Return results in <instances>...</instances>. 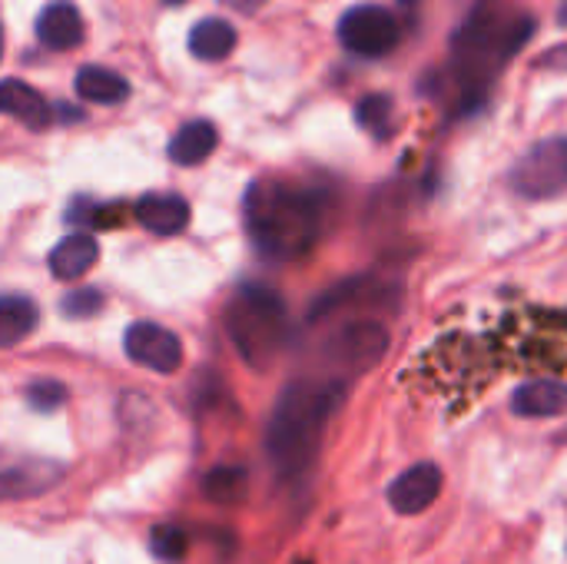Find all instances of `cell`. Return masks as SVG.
Returning <instances> with one entry per match:
<instances>
[{"instance_id": "cell-1", "label": "cell", "mask_w": 567, "mask_h": 564, "mask_svg": "<svg viewBox=\"0 0 567 564\" xmlns=\"http://www.w3.org/2000/svg\"><path fill=\"white\" fill-rule=\"evenodd\" d=\"M346 402L342 379L289 382L266 425V455L282 479H299L312 469L326 425Z\"/></svg>"}, {"instance_id": "cell-2", "label": "cell", "mask_w": 567, "mask_h": 564, "mask_svg": "<svg viewBox=\"0 0 567 564\" xmlns=\"http://www.w3.org/2000/svg\"><path fill=\"white\" fill-rule=\"evenodd\" d=\"M319 199L289 183H252L246 193V229L256 249L269 259L289 263L312 249L319 239Z\"/></svg>"}, {"instance_id": "cell-3", "label": "cell", "mask_w": 567, "mask_h": 564, "mask_svg": "<svg viewBox=\"0 0 567 564\" xmlns=\"http://www.w3.org/2000/svg\"><path fill=\"white\" fill-rule=\"evenodd\" d=\"M226 332L252 369H269L289 336L286 302L276 289L246 283L226 309Z\"/></svg>"}, {"instance_id": "cell-4", "label": "cell", "mask_w": 567, "mask_h": 564, "mask_svg": "<svg viewBox=\"0 0 567 564\" xmlns=\"http://www.w3.org/2000/svg\"><path fill=\"white\" fill-rule=\"evenodd\" d=\"M512 186L525 199L561 196L567 189V136L545 140L535 150H528L512 173Z\"/></svg>"}, {"instance_id": "cell-5", "label": "cell", "mask_w": 567, "mask_h": 564, "mask_svg": "<svg viewBox=\"0 0 567 564\" xmlns=\"http://www.w3.org/2000/svg\"><path fill=\"white\" fill-rule=\"evenodd\" d=\"M399 20L379 3H359L339 20V40L355 57H385L399 43Z\"/></svg>"}, {"instance_id": "cell-6", "label": "cell", "mask_w": 567, "mask_h": 564, "mask_svg": "<svg viewBox=\"0 0 567 564\" xmlns=\"http://www.w3.org/2000/svg\"><path fill=\"white\" fill-rule=\"evenodd\" d=\"M66 479L63 462L43 455L0 452V502H27L53 492Z\"/></svg>"}, {"instance_id": "cell-7", "label": "cell", "mask_w": 567, "mask_h": 564, "mask_svg": "<svg viewBox=\"0 0 567 564\" xmlns=\"http://www.w3.org/2000/svg\"><path fill=\"white\" fill-rule=\"evenodd\" d=\"M123 349L136 366L159 376H169L183 366V342L156 322H133L123 336Z\"/></svg>"}, {"instance_id": "cell-8", "label": "cell", "mask_w": 567, "mask_h": 564, "mask_svg": "<svg viewBox=\"0 0 567 564\" xmlns=\"http://www.w3.org/2000/svg\"><path fill=\"white\" fill-rule=\"evenodd\" d=\"M385 349H389V332L379 322H349L329 342V356L349 372L372 369L385 356Z\"/></svg>"}, {"instance_id": "cell-9", "label": "cell", "mask_w": 567, "mask_h": 564, "mask_svg": "<svg viewBox=\"0 0 567 564\" xmlns=\"http://www.w3.org/2000/svg\"><path fill=\"white\" fill-rule=\"evenodd\" d=\"M442 482L445 479H442V469L435 462H419V465L405 469L389 485L385 499H389L392 512H399V515H422V512H429L439 502Z\"/></svg>"}, {"instance_id": "cell-10", "label": "cell", "mask_w": 567, "mask_h": 564, "mask_svg": "<svg viewBox=\"0 0 567 564\" xmlns=\"http://www.w3.org/2000/svg\"><path fill=\"white\" fill-rule=\"evenodd\" d=\"M0 113L30 130H47L53 123V106L23 80H0Z\"/></svg>"}, {"instance_id": "cell-11", "label": "cell", "mask_w": 567, "mask_h": 564, "mask_svg": "<svg viewBox=\"0 0 567 564\" xmlns=\"http://www.w3.org/2000/svg\"><path fill=\"white\" fill-rule=\"evenodd\" d=\"M37 37L50 50H73L83 43V17L73 3L56 0L47 3L43 13L37 17Z\"/></svg>"}, {"instance_id": "cell-12", "label": "cell", "mask_w": 567, "mask_h": 564, "mask_svg": "<svg viewBox=\"0 0 567 564\" xmlns=\"http://www.w3.org/2000/svg\"><path fill=\"white\" fill-rule=\"evenodd\" d=\"M512 409L522 419H555L567 412V386L558 379H532L512 396Z\"/></svg>"}, {"instance_id": "cell-13", "label": "cell", "mask_w": 567, "mask_h": 564, "mask_svg": "<svg viewBox=\"0 0 567 564\" xmlns=\"http://www.w3.org/2000/svg\"><path fill=\"white\" fill-rule=\"evenodd\" d=\"M133 216L159 236H176L189 226V203L173 193H150L136 203Z\"/></svg>"}, {"instance_id": "cell-14", "label": "cell", "mask_w": 567, "mask_h": 564, "mask_svg": "<svg viewBox=\"0 0 567 564\" xmlns=\"http://www.w3.org/2000/svg\"><path fill=\"white\" fill-rule=\"evenodd\" d=\"M96 256H100V246L90 233H70L53 246L47 263H50V273L56 279L70 283V279H80L83 273H90Z\"/></svg>"}, {"instance_id": "cell-15", "label": "cell", "mask_w": 567, "mask_h": 564, "mask_svg": "<svg viewBox=\"0 0 567 564\" xmlns=\"http://www.w3.org/2000/svg\"><path fill=\"white\" fill-rule=\"evenodd\" d=\"M219 146V130L209 120H193L179 126V133L169 140V160L179 166H199L213 150Z\"/></svg>"}, {"instance_id": "cell-16", "label": "cell", "mask_w": 567, "mask_h": 564, "mask_svg": "<svg viewBox=\"0 0 567 564\" xmlns=\"http://www.w3.org/2000/svg\"><path fill=\"white\" fill-rule=\"evenodd\" d=\"M73 90L90 100V103H123L130 96V83L116 73V70H106V66H83L73 80Z\"/></svg>"}, {"instance_id": "cell-17", "label": "cell", "mask_w": 567, "mask_h": 564, "mask_svg": "<svg viewBox=\"0 0 567 564\" xmlns=\"http://www.w3.org/2000/svg\"><path fill=\"white\" fill-rule=\"evenodd\" d=\"M236 47V30L233 23L219 17H206L189 30V50L199 60H226Z\"/></svg>"}, {"instance_id": "cell-18", "label": "cell", "mask_w": 567, "mask_h": 564, "mask_svg": "<svg viewBox=\"0 0 567 564\" xmlns=\"http://www.w3.org/2000/svg\"><path fill=\"white\" fill-rule=\"evenodd\" d=\"M37 319H40V312H37L33 299H27L20 293L0 296V346L23 342L37 329Z\"/></svg>"}, {"instance_id": "cell-19", "label": "cell", "mask_w": 567, "mask_h": 564, "mask_svg": "<svg viewBox=\"0 0 567 564\" xmlns=\"http://www.w3.org/2000/svg\"><path fill=\"white\" fill-rule=\"evenodd\" d=\"M203 492L206 499L219 502V505H233L246 495V469L243 465H216L206 472L203 479Z\"/></svg>"}, {"instance_id": "cell-20", "label": "cell", "mask_w": 567, "mask_h": 564, "mask_svg": "<svg viewBox=\"0 0 567 564\" xmlns=\"http://www.w3.org/2000/svg\"><path fill=\"white\" fill-rule=\"evenodd\" d=\"M355 120H359V126H365L372 136L385 140V136L392 133V96H385V93H369L365 100H359Z\"/></svg>"}, {"instance_id": "cell-21", "label": "cell", "mask_w": 567, "mask_h": 564, "mask_svg": "<svg viewBox=\"0 0 567 564\" xmlns=\"http://www.w3.org/2000/svg\"><path fill=\"white\" fill-rule=\"evenodd\" d=\"M150 548L159 562H183L186 558V548H189V539L179 525H159L153 529L150 535Z\"/></svg>"}, {"instance_id": "cell-22", "label": "cell", "mask_w": 567, "mask_h": 564, "mask_svg": "<svg viewBox=\"0 0 567 564\" xmlns=\"http://www.w3.org/2000/svg\"><path fill=\"white\" fill-rule=\"evenodd\" d=\"M27 402L37 412H53V409H60L66 402V386H60L53 379H37V382L27 386Z\"/></svg>"}, {"instance_id": "cell-23", "label": "cell", "mask_w": 567, "mask_h": 564, "mask_svg": "<svg viewBox=\"0 0 567 564\" xmlns=\"http://www.w3.org/2000/svg\"><path fill=\"white\" fill-rule=\"evenodd\" d=\"M100 309H103V296L96 289H80L63 299V316L70 319H86V316H96Z\"/></svg>"}, {"instance_id": "cell-24", "label": "cell", "mask_w": 567, "mask_h": 564, "mask_svg": "<svg viewBox=\"0 0 567 564\" xmlns=\"http://www.w3.org/2000/svg\"><path fill=\"white\" fill-rule=\"evenodd\" d=\"M226 7H233V10H239V13H256L266 0H223Z\"/></svg>"}, {"instance_id": "cell-25", "label": "cell", "mask_w": 567, "mask_h": 564, "mask_svg": "<svg viewBox=\"0 0 567 564\" xmlns=\"http://www.w3.org/2000/svg\"><path fill=\"white\" fill-rule=\"evenodd\" d=\"M0 57H3V27H0Z\"/></svg>"}, {"instance_id": "cell-26", "label": "cell", "mask_w": 567, "mask_h": 564, "mask_svg": "<svg viewBox=\"0 0 567 564\" xmlns=\"http://www.w3.org/2000/svg\"><path fill=\"white\" fill-rule=\"evenodd\" d=\"M565 3H567V0H565ZM561 23H567V7H565V10H561Z\"/></svg>"}]
</instances>
